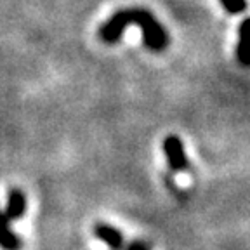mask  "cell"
<instances>
[{
    "label": "cell",
    "mask_w": 250,
    "mask_h": 250,
    "mask_svg": "<svg viewBox=\"0 0 250 250\" xmlns=\"http://www.w3.org/2000/svg\"><path fill=\"white\" fill-rule=\"evenodd\" d=\"M136 23L143 30L145 43L151 51H162L168 43V37L165 30L160 26V23L146 11H122L117 16H113L108 23L103 26L101 37L106 42H115L122 35V31L127 24Z\"/></svg>",
    "instance_id": "6da1fadb"
},
{
    "label": "cell",
    "mask_w": 250,
    "mask_h": 250,
    "mask_svg": "<svg viewBox=\"0 0 250 250\" xmlns=\"http://www.w3.org/2000/svg\"><path fill=\"white\" fill-rule=\"evenodd\" d=\"M247 26H249V23L243 21L242 28H240V42L238 47H236V56L243 64H249V58H247Z\"/></svg>",
    "instance_id": "8992f818"
},
{
    "label": "cell",
    "mask_w": 250,
    "mask_h": 250,
    "mask_svg": "<svg viewBox=\"0 0 250 250\" xmlns=\"http://www.w3.org/2000/svg\"><path fill=\"white\" fill-rule=\"evenodd\" d=\"M94 236L115 250L124 247V234L120 233V229H117L111 224L98 223L94 226Z\"/></svg>",
    "instance_id": "277c9868"
},
{
    "label": "cell",
    "mask_w": 250,
    "mask_h": 250,
    "mask_svg": "<svg viewBox=\"0 0 250 250\" xmlns=\"http://www.w3.org/2000/svg\"><path fill=\"white\" fill-rule=\"evenodd\" d=\"M24 212H26V196H24V193L21 189L14 188L7 195V203H5L4 214L9 221H18V219L23 217Z\"/></svg>",
    "instance_id": "3957f363"
},
{
    "label": "cell",
    "mask_w": 250,
    "mask_h": 250,
    "mask_svg": "<svg viewBox=\"0 0 250 250\" xmlns=\"http://www.w3.org/2000/svg\"><path fill=\"white\" fill-rule=\"evenodd\" d=\"M164 153L167 156V162L174 172H184L188 168V156L184 149L183 141L179 136H167L164 139Z\"/></svg>",
    "instance_id": "7a4b0ae2"
},
{
    "label": "cell",
    "mask_w": 250,
    "mask_h": 250,
    "mask_svg": "<svg viewBox=\"0 0 250 250\" xmlns=\"http://www.w3.org/2000/svg\"><path fill=\"white\" fill-rule=\"evenodd\" d=\"M127 250H149V245L145 242H134L127 247Z\"/></svg>",
    "instance_id": "ba28073f"
},
{
    "label": "cell",
    "mask_w": 250,
    "mask_h": 250,
    "mask_svg": "<svg viewBox=\"0 0 250 250\" xmlns=\"http://www.w3.org/2000/svg\"><path fill=\"white\" fill-rule=\"evenodd\" d=\"M0 247L4 250H20L21 240L11 228V221L5 217L4 210L0 208Z\"/></svg>",
    "instance_id": "5b68a950"
},
{
    "label": "cell",
    "mask_w": 250,
    "mask_h": 250,
    "mask_svg": "<svg viewBox=\"0 0 250 250\" xmlns=\"http://www.w3.org/2000/svg\"><path fill=\"white\" fill-rule=\"evenodd\" d=\"M221 4L231 14H238V12H242L245 9V0H221Z\"/></svg>",
    "instance_id": "52a82bcc"
}]
</instances>
